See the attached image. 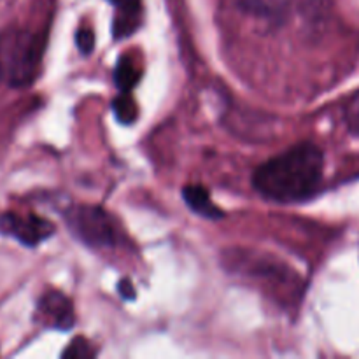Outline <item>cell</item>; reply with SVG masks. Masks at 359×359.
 Returning <instances> with one entry per match:
<instances>
[{"label":"cell","mask_w":359,"mask_h":359,"mask_svg":"<svg viewBox=\"0 0 359 359\" xmlns=\"http://www.w3.org/2000/svg\"><path fill=\"white\" fill-rule=\"evenodd\" d=\"M323 172V151L316 144L302 142L256 168L252 186L270 202L300 203L318 193Z\"/></svg>","instance_id":"obj_1"},{"label":"cell","mask_w":359,"mask_h":359,"mask_svg":"<svg viewBox=\"0 0 359 359\" xmlns=\"http://www.w3.org/2000/svg\"><path fill=\"white\" fill-rule=\"evenodd\" d=\"M46 35L27 28L0 32V81L13 88L34 83L41 72Z\"/></svg>","instance_id":"obj_2"},{"label":"cell","mask_w":359,"mask_h":359,"mask_svg":"<svg viewBox=\"0 0 359 359\" xmlns=\"http://www.w3.org/2000/svg\"><path fill=\"white\" fill-rule=\"evenodd\" d=\"M65 223L74 237L90 248H114L119 242L118 224L102 207H70L65 212Z\"/></svg>","instance_id":"obj_3"},{"label":"cell","mask_w":359,"mask_h":359,"mask_svg":"<svg viewBox=\"0 0 359 359\" xmlns=\"http://www.w3.org/2000/svg\"><path fill=\"white\" fill-rule=\"evenodd\" d=\"M0 231L27 248H35L55 235V224L35 214L6 212L0 216Z\"/></svg>","instance_id":"obj_4"},{"label":"cell","mask_w":359,"mask_h":359,"mask_svg":"<svg viewBox=\"0 0 359 359\" xmlns=\"http://www.w3.org/2000/svg\"><path fill=\"white\" fill-rule=\"evenodd\" d=\"M39 319L49 328L67 332L76 325V312L69 297L62 291L49 290L41 297L37 304Z\"/></svg>","instance_id":"obj_5"},{"label":"cell","mask_w":359,"mask_h":359,"mask_svg":"<svg viewBox=\"0 0 359 359\" xmlns=\"http://www.w3.org/2000/svg\"><path fill=\"white\" fill-rule=\"evenodd\" d=\"M116 7L118 14L114 18V32L116 39L128 37L130 34L139 28L140 14H142V0H109Z\"/></svg>","instance_id":"obj_6"},{"label":"cell","mask_w":359,"mask_h":359,"mask_svg":"<svg viewBox=\"0 0 359 359\" xmlns=\"http://www.w3.org/2000/svg\"><path fill=\"white\" fill-rule=\"evenodd\" d=\"M182 198L186 205L198 216L205 219H221L224 217V212L212 202L209 189L200 184H188L182 188Z\"/></svg>","instance_id":"obj_7"},{"label":"cell","mask_w":359,"mask_h":359,"mask_svg":"<svg viewBox=\"0 0 359 359\" xmlns=\"http://www.w3.org/2000/svg\"><path fill=\"white\" fill-rule=\"evenodd\" d=\"M238 7L252 16L280 20L287 14L290 0H238Z\"/></svg>","instance_id":"obj_8"},{"label":"cell","mask_w":359,"mask_h":359,"mask_svg":"<svg viewBox=\"0 0 359 359\" xmlns=\"http://www.w3.org/2000/svg\"><path fill=\"white\" fill-rule=\"evenodd\" d=\"M140 79V70L130 56H121L116 63L114 83L119 91H132Z\"/></svg>","instance_id":"obj_9"},{"label":"cell","mask_w":359,"mask_h":359,"mask_svg":"<svg viewBox=\"0 0 359 359\" xmlns=\"http://www.w3.org/2000/svg\"><path fill=\"white\" fill-rule=\"evenodd\" d=\"M112 112L123 125H132L135 121L137 116H139V109H137V104L132 95H130V91H121L112 100Z\"/></svg>","instance_id":"obj_10"},{"label":"cell","mask_w":359,"mask_h":359,"mask_svg":"<svg viewBox=\"0 0 359 359\" xmlns=\"http://www.w3.org/2000/svg\"><path fill=\"white\" fill-rule=\"evenodd\" d=\"M97 356V349L83 337H77L70 342V346L63 351L62 358L65 359H88Z\"/></svg>","instance_id":"obj_11"},{"label":"cell","mask_w":359,"mask_h":359,"mask_svg":"<svg viewBox=\"0 0 359 359\" xmlns=\"http://www.w3.org/2000/svg\"><path fill=\"white\" fill-rule=\"evenodd\" d=\"M346 123L353 135L359 137V91L347 102L346 105Z\"/></svg>","instance_id":"obj_12"},{"label":"cell","mask_w":359,"mask_h":359,"mask_svg":"<svg viewBox=\"0 0 359 359\" xmlns=\"http://www.w3.org/2000/svg\"><path fill=\"white\" fill-rule=\"evenodd\" d=\"M76 46L79 53L90 55L95 48V34L90 27H81L76 34Z\"/></svg>","instance_id":"obj_13"},{"label":"cell","mask_w":359,"mask_h":359,"mask_svg":"<svg viewBox=\"0 0 359 359\" xmlns=\"http://www.w3.org/2000/svg\"><path fill=\"white\" fill-rule=\"evenodd\" d=\"M118 291L121 294L123 300H133L135 298V287H133L132 280L123 279L118 283Z\"/></svg>","instance_id":"obj_14"}]
</instances>
